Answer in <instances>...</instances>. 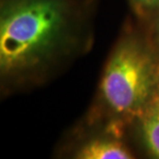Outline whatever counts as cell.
Returning a JSON list of instances; mask_svg holds the SVG:
<instances>
[{
    "label": "cell",
    "mask_w": 159,
    "mask_h": 159,
    "mask_svg": "<svg viewBox=\"0 0 159 159\" xmlns=\"http://www.w3.org/2000/svg\"><path fill=\"white\" fill-rule=\"evenodd\" d=\"M127 129L122 126L80 124L68 157L75 159H132L134 153L126 139Z\"/></svg>",
    "instance_id": "cell-3"
},
{
    "label": "cell",
    "mask_w": 159,
    "mask_h": 159,
    "mask_svg": "<svg viewBox=\"0 0 159 159\" xmlns=\"http://www.w3.org/2000/svg\"><path fill=\"white\" fill-rule=\"evenodd\" d=\"M139 22L147 23L159 14V0H128Z\"/></svg>",
    "instance_id": "cell-5"
},
{
    "label": "cell",
    "mask_w": 159,
    "mask_h": 159,
    "mask_svg": "<svg viewBox=\"0 0 159 159\" xmlns=\"http://www.w3.org/2000/svg\"><path fill=\"white\" fill-rule=\"evenodd\" d=\"M128 129L132 130L146 153L159 159V90L132 120Z\"/></svg>",
    "instance_id": "cell-4"
},
{
    "label": "cell",
    "mask_w": 159,
    "mask_h": 159,
    "mask_svg": "<svg viewBox=\"0 0 159 159\" xmlns=\"http://www.w3.org/2000/svg\"><path fill=\"white\" fill-rule=\"evenodd\" d=\"M159 90V60L146 25L127 24L102 70L83 125L129 124Z\"/></svg>",
    "instance_id": "cell-2"
},
{
    "label": "cell",
    "mask_w": 159,
    "mask_h": 159,
    "mask_svg": "<svg viewBox=\"0 0 159 159\" xmlns=\"http://www.w3.org/2000/svg\"><path fill=\"white\" fill-rule=\"evenodd\" d=\"M147 27L149 36H150L152 43L155 51H156L158 60H159V14L150 20L147 23H144Z\"/></svg>",
    "instance_id": "cell-6"
},
{
    "label": "cell",
    "mask_w": 159,
    "mask_h": 159,
    "mask_svg": "<svg viewBox=\"0 0 159 159\" xmlns=\"http://www.w3.org/2000/svg\"><path fill=\"white\" fill-rule=\"evenodd\" d=\"M90 0H0L3 90L48 81L92 43Z\"/></svg>",
    "instance_id": "cell-1"
}]
</instances>
